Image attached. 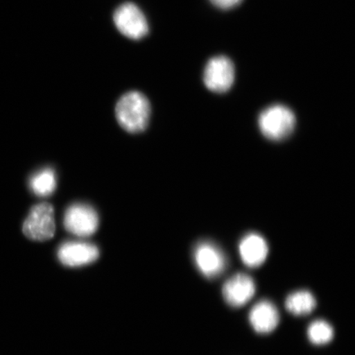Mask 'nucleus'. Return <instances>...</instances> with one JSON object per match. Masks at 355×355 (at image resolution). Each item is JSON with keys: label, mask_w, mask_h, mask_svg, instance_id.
<instances>
[{"label": "nucleus", "mask_w": 355, "mask_h": 355, "mask_svg": "<svg viewBox=\"0 0 355 355\" xmlns=\"http://www.w3.org/2000/svg\"><path fill=\"white\" fill-rule=\"evenodd\" d=\"M115 115L124 130L131 133L143 132L150 121V102L143 93L128 92L119 100Z\"/></svg>", "instance_id": "nucleus-1"}, {"label": "nucleus", "mask_w": 355, "mask_h": 355, "mask_svg": "<svg viewBox=\"0 0 355 355\" xmlns=\"http://www.w3.org/2000/svg\"><path fill=\"white\" fill-rule=\"evenodd\" d=\"M296 118L293 111L283 105L269 106L259 117L261 133L270 140L281 141L294 131Z\"/></svg>", "instance_id": "nucleus-2"}, {"label": "nucleus", "mask_w": 355, "mask_h": 355, "mask_svg": "<svg viewBox=\"0 0 355 355\" xmlns=\"http://www.w3.org/2000/svg\"><path fill=\"white\" fill-rule=\"evenodd\" d=\"M54 208L49 203H40L30 211L22 226V232L31 241L44 242L54 237Z\"/></svg>", "instance_id": "nucleus-3"}, {"label": "nucleus", "mask_w": 355, "mask_h": 355, "mask_svg": "<svg viewBox=\"0 0 355 355\" xmlns=\"http://www.w3.org/2000/svg\"><path fill=\"white\" fill-rule=\"evenodd\" d=\"M114 22L119 33L132 40L143 39L149 32L144 13L132 3H124L117 8Z\"/></svg>", "instance_id": "nucleus-4"}, {"label": "nucleus", "mask_w": 355, "mask_h": 355, "mask_svg": "<svg viewBox=\"0 0 355 355\" xmlns=\"http://www.w3.org/2000/svg\"><path fill=\"white\" fill-rule=\"evenodd\" d=\"M64 225L71 234L88 237L98 229L99 216L94 208L87 204H73L65 212Z\"/></svg>", "instance_id": "nucleus-5"}, {"label": "nucleus", "mask_w": 355, "mask_h": 355, "mask_svg": "<svg viewBox=\"0 0 355 355\" xmlns=\"http://www.w3.org/2000/svg\"><path fill=\"white\" fill-rule=\"evenodd\" d=\"M234 78V66L232 61L225 56L212 58L204 69V83L213 92L229 91L233 86Z\"/></svg>", "instance_id": "nucleus-6"}, {"label": "nucleus", "mask_w": 355, "mask_h": 355, "mask_svg": "<svg viewBox=\"0 0 355 355\" xmlns=\"http://www.w3.org/2000/svg\"><path fill=\"white\" fill-rule=\"evenodd\" d=\"M194 260L200 272L207 278L219 277L226 266L224 252L211 242L198 244L194 250Z\"/></svg>", "instance_id": "nucleus-7"}, {"label": "nucleus", "mask_w": 355, "mask_h": 355, "mask_svg": "<svg viewBox=\"0 0 355 355\" xmlns=\"http://www.w3.org/2000/svg\"><path fill=\"white\" fill-rule=\"evenodd\" d=\"M100 256L98 248L86 242H66L58 250L60 263L69 268H78L94 263Z\"/></svg>", "instance_id": "nucleus-8"}, {"label": "nucleus", "mask_w": 355, "mask_h": 355, "mask_svg": "<svg viewBox=\"0 0 355 355\" xmlns=\"http://www.w3.org/2000/svg\"><path fill=\"white\" fill-rule=\"evenodd\" d=\"M256 286L254 279L247 274L234 275L224 284L222 294L230 306L241 308L248 303L255 295Z\"/></svg>", "instance_id": "nucleus-9"}, {"label": "nucleus", "mask_w": 355, "mask_h": 355, "mask_svg": "<svg viewBox=\"0 0 355 355\" xmlns=\"http://www.w3.org/2000/svg\"><path fill=\"white\" fill-rule=\"evenodd\" d=\"M239 250L243 263L251 268L263 265L269 252L265 239L256 233L245 235L239 243Z\"/></svg>", "instance_id": "nucleus-10"}, {"label": "nucleus", "mask_w": 355, "mask_h": 355, "mask_svg": "<svg viewBox=\"0 0 355 355\" xmlns=\"http://www.w3.org/2000/svg\"><path fill=\"white\" fill-rule=\"evenodd\" d=\"M250 322L252 328L260 334H268L276 329L279 322L278 309L272 302L261 300L252 308Z\"/></svg>", "instance_id": "nucleus-11"}, {"label": "nucleus", "mask_w": 355, "mask_h": 355, "mask_svg": "<svg viewBox=\"0 0 355 355\" xmlns=\"http://www.w3.org/2000/svg\"><path fill=\"white\" fill-rule=\"evenodd\" d=\"M286 309L295 316H305L316 308L317 301L308 291L292 293L286 300Z\"/></svg>", "instance_id": "nucleus-12"}, {"label": "nucleus", "mask_w": 355, "mask_h": 355, "mask_svg": "<svg viewBox=\"0 0 355 355\" xmlns=\"http://www.w3.org/2000/svg\"><path fill=\"white\" fill-rule=\"evenodd\" d=\"M57 182L54 170L46 168L35 174L30 180V187L39 197H48L55 192Z\"/></svg>", "instance_id": "nucleus-13"}, {"label": "nucleus", "mask_w": 355, "mask_h": 355, "mask_svg": "<svg viewBox=\"0 0 355 355\" xmlns=\"http://www.w3.org/2000/svg\"><path fill=\"white\" fill-rule=\"evenodd\" d=\"M308 336L311 343L314 345H325L329 343L334 337V331L326 321L316 320L310 324Z\"/></svg>", "instance_id": "nucleus-14"}, {"label": "nucleus", "mask_w": 355, "mask_h": 355, "mask_svg": "<svg viewBox=\"0 0 355 355\" xmlns=\"http://www.w3.org/2000/svg\"><path fill=\"white\" fill-rule=\"evenodd\" d=\"M210 1L222 10H230V8L239 6L243 0H210Z\"/></svg>", "instance_id": "nucleus-15"}]
</instances>
